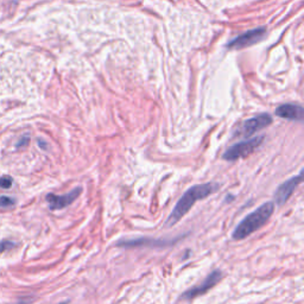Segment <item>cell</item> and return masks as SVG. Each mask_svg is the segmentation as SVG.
Listing matches in <instances>:
<instances>
[{"instance_id":"9c48e42d","label":"cell","mask_w":304,"mask_h":304,"mask_svg":"<svg viewBox=\"0 0 304 304\" xmlns=\"http://www.w3.org/2000/svg\"><path fill=\"white\" fill-rule=\"evenodd\" d=\"M173 244V240H163V239H151V238H137L121 240L116 244L119 247H139V246H150V247H163L169 246Z\"/></svg>"},{"instance_id":"277c9868","label":"cell","mask_w":304,"mask_h":304,"mask_svg":"<svg viewBox=\"0 0 304 304\" xmlns=\"http://www.w3.org/2000/svg\"><path fill=\"white\" fill-rule=\"evenodd\" d=\"M265 34H266L265 28L253 29V30H250L240 35V36L235 37L234 40L229 42L227 47L229 49H242V48L250 47V45L255 44L257 42L263 40Z\"/></svg>"},{"instance_id":"ba28073f","label":"cell","mask_w":304,"mask_h":304,"mask_svg":"<svg viewBox=\"0 0 304 304\" xmlns=\"http://www.w3.org/2000/svg\"><path fill=\"white\" fill-rule=\"evenodd\" d=\"M81 192H82V189L76 188V189L72 190L70 193L64 194V195H61V196L55 195V194H48L47 201H48V203H49L50 209H53V210L63 209L69 205H72L77 197H79Z\"/></svg>"},{"instance_id":"52a82bcc","label":"cell","mask_w":304,"mask_h":304,"mask_svg":"<svg viewBox=\"0 0 304 304\" xmlns=\"http://www.w3.org/2000/svg\"><path fill=\"white\" fill-rule=\"evenodd\" d=\"M221 277H222V274L219 270L214 271V272L210 273L209 276L207 277L205 280H203V283H201L200 285H197L195 287H193V289L188 290L186 293H183L182 297L186 299H193L197 296L203 295V293L207 292L209 289H212L213 286H215L216 284L220 282Z\"/></svg>"},{"instance_id":"6da1fadb","label":"cell","mask_w":304,"mask_h":304,"mask_svg":"<svg viewBox=\"0 0 304 304\" xmlns=\"http://www.w3.org/2000/svg\"><path fill=\"white\" fill-rule=\"evenodd\" d=\"M220 186L218 183H205V184H196V186L192 187V188L187 190L184 195L176 203L175 208L171 212L169 218L167 220V226L171 227V226L176 225L181 219L184 218V215L193 208L194 203L200 200L206 199L212 194L216 193L219 190Z\"/></svg>"},{"instance_id":"5b68a950","label":"cell","mask_w":304,"mask_h":304,"mask_svg":"<svg viewBox=\"0 0 304 304\" xmlns=\"http://www.w3.org/2000/svg\"><path fill=\"white\" fill-rule=\"evenodd\" d=\"M271 124H272V116L267 113H263V114L253 116V118L245 121L240 128V134L244 137H250L255 132L263 130Z\"/></svg>"},{"instance_id":"3957f363","label":"cell","mask_w":304,"mask_h":304,"mask_svg":"<svg viewBox=\"0 0 304 304\" xmlns=\"http://www.w3.org/2000/svg\"><path fill=\"white\" fill-rule=\"evenodd\" d=\"M263 141H264V135L248 139V140L245 141H240V143L228 147L224 154V156H222V158H224L225 161H229V162L241 160V158H246L250 156V155L253 154V152L260 146Z\"/></svg>"},{"instance_id":"7c38bea8","label":"cell","mask_w":304,"mask_h":304,"mask_svg":"<svg viewBox=\"0 0 304 304\" xmlns=\"http://www.w3.org/2000/svg\"><path fill=\"white\" fill-rule=\"evenodd\" d=\"M15 205V201L9 196H0V207H12Z\"/></svg>"},{"instance_id":"7a4b0ae2","label":"cell","mask_w":304,"mask_h":304,"mask_svg":"<svg viewBox=\"0 0 304 304\" xmlns=\"http://www.w3.org/2000/svg\"><path fill=\"white\" fill-rule=\"evenodd\" d=\"M274 205L272 202H267L261 205L250 215H247L242 221L235 227L233 232V239L234 240H242V239L250 237L255 231L263 227L270 220L271 215L273 214Z\"/></svg>"},{"instance_id":"8fae6325","label":"cell","mask_w":304,"mask_h":304,"mask_svg":"<svg viewBox=\"0 0 304 304\" xmlns=\"http://www.w3.org/2000/svg\"><path fill=\"white\" fill-rule=\"evenodd\" d=\"M12 183H14V181H12L11 177L9 176L2 177V179H0V188L10 189L12 187Z\"/></svg>"},{"instance_id":"8992f818","label":"cell","mask_w":304,"mask_h":304,"mask_svg":"<svg viewBox=\"0 0 304 304\" xmlns=\"http://www.w3.org/2000/svg\"><path fill=\"white\" fill-rule=\"evenodd\" d=\"M303 181V173L300 171L298 175L291 177L290 180L285 181L279 186V188L277 189L276 194H274V200L278 206H282L285 203L287 200L290 199V196L292 195V193L295 192V189L298 187V184Z\"/></svg>"},{"instance_id":"30bf717a","label":"cell","mask_w":304,"mask_h":304,"mask_svg":"<svg viewBox=\"0 0 304 304\" xmlns=\"http://www.w3.org/2000/svg\"><path fill=\"white\" fill-rule=\"evenodd\" d=\"M276 115L279 118L287 119V120L302 121L304 111L302 106L295 105V103H285L276 109Z\"/></svg>"},{"instance_id":"5bb4252c","label":"cell","mask_w":304,"mask_h":304,"mask_svg":"<svg viewBox=\"0 0 304 304\" xmlns=\"http://www.w3.org/2000/svg\"><path fill=\"white\" fill-rule=\"evenodd\" d=\"M29 140H30V138H29V137H28V135H27V137H23V138H22V140H21V141H19V143L17 144V146H18V147L25 146V145H28V143H29Z\"/></svg>"},{"instance_id":"4fadbf2b","label":"cell","mask_w":304,"mask_h":304,"mask_svg":"<svg viewBox=\"0 0 304 304\" xmlns=\"http://www.w3.org/2000/svg\"><path fill=\"white\" fill-rule=\"evenodd\" d=\"M15 246L14 242L11 241H2L0 242V252H5L6 250H10V248H12Z\"/></svg>"}]
</instances>
